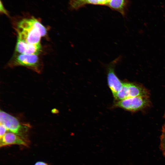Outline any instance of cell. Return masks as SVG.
I'll return each instance as SVG.
<instances>
[{"label": "cell", "mask_w": 165, "mask_h": 165, "mask_svg": "<svg viewBox=\"0 0 165 165\" xmlns=\"http://www.w3.org/2000/svg\"><path fill=\"white\" fill-rule=\"evenodd\" d=\"M0 123L3 124L7 130L19 136L25 141L29 142L28 138L29 126L22 124L15 117L0 110Z\"/></svg>", "instance_id": "1"}, {"label": "cell", "mask_w": 165, "mask_h": 165, "mask_svg": "<svg viewBox=\"0 0 165 165\" xmlns=\"http://www.w3.org/2000/svg\"><path fill=\"white\" fill-rule=\"evenodd\" d=\"M18 38L21 41L31 44L40 43L42 37L39 31L35 27L31 25L17 29Z\"/></svg>", "instance_id": "2"}, {"label": "cell", "mask_w": 165, "mask_h": 165, "mask_svg": "<svg viewBox=\"0 0 165 165\" xmlns=\"http://www.w3.org/2000/svg\"><path fill=\"white\" fill-rule=\"evenodd\" d=\"M119 58H118L113 60L107 66L108 85L114 98L123 83L118 78L115 72V67L119 60Z\"/></svg>", "instance_id": "3"}, {"label": "cell", "mask_w": 165, "mask_h": 165, "mask_svg": "<svg viewBox=\"0 0 165 165\" xmlns=\"http://www.w3.org/2000/svg\"><path fill=\"white\" fill-rule=\"evenodd\" d=\"M144 97L128 98L117 102L116 106L128 110H138L143 108L146 104L147 101Z\"/></svg>", "instance_id": "4"}, {"label": "cell", "mask_w": 165, "mask_h": 165, "mask_svg": "<svg viewBox=\"0 0 165 165\" xmlns=\"http://www.w3.org/2000/svg\"><path fill=\"white\" fill-rule=\"evenodd\" d=\"M15 50L21 54L37 55L41 52L42 49L40 43L29 44L17 39Z\"/></svg>", "instance_id": "5"}, {"label": "cell", "mask_w": 165, "mask_h": 165, "mask_svg": "<svg viewBox=\"0 0 165 165\" xmlns=\"http://www.w3.org/2000/svg\"><path fill=\"white\" fill-rule=\"evenodd\" d=\"M28 142L21 137L12 132L6 133L0 138L1 147L15 145L28 146Z\"/></svg>", "instance_id": "6"}, {"label": "cell", "mask_w": 165, "mask_h": 165, "mask_svg": "<svg viewBox=\"0 0 165 165\" xmlns=\"http://www.w3.org/2000/svg\"><path fill=\"white\" fill-rule=\"evenodd\" d=\"M15 65L36 68L38 64V58L36 55L20 54L15 59Z\"/></svg>", "instance_id": "7"}, {"label": "cell", "mask_w": 165, "mask_h": 165, "mask_svg": "<svg viewBox=\"0 0 165 165\" xmlns=\"http://www.w3.org/2000/svg\"><path fill=\"white\" fill-rule=\"evenodd\" d=\"M129 4L128 0H111L107 6L112 9L118 12L124 16L126 14Z\"/></svg>", "instance_id": "8"}, {"label": "cell", "mask_w": 165, "mask_h": 165, "mask_svg": "<svg viewBox=\"0 0 165 165\" xmlns=\"http://www.w3.org/2000/svg\"><path fill=\"white\" fill-rule=\"evenodd\" d=\"M129 98L144 96V92L140 87L131 83H128Z\"/></svg>", "instance_id": "9"}, {"label": "cell", "mask_w": 165, "mask_h": 165, "mask_svg": "<svg viewBox=\"0 0 165 165\" xmlns=\"http://www.w3.org/2000/svg\"><path fill=\"white\" fill-rule=\"evenodd\" d=\"M128 98V83H123L122 87L115 98L117 100L120 101Z\"/></svg>", "instance_id": "10"}, {"label": "cell", "mask_w": 165, "mask_h": 165, "mask_svg": "<svg viewBox=\"0 0 165 165\" xmlns=\"http://www.w3.org/2000/svg\"><path fill=\"white\" fill-rule=\"evenodd\" d=\"M161 136L160 148L163 155L165 156V132H163Z\"/></svg>", "instance_id": "11"}, {"label": "cell", "mask_w": 165, "mask_h": 165, "mask_svg": "<svg viewBox=\"0 0 165 165\" xmlns=\"http://www.w3.org/2000/svg\"><path fill=\"white\" fill-rule=\"evenodd\" d=\"M0 137L1 138L6 133L7 130L3 124L0 123Z\"/></svg>", "instance_id": "12"}, {"label": "cell", "mask_w": 165, "mask_h": 165, "mask_svg": "<svg viewBox=\"0 0 165 165\" xmlns=\"http://www.w3.org/2000/svg\"><path fill=\"white\" fill-rule=\"evenodd\" d=\"M0 11L1 13L6 15H8V14L7 10L6 9L3 4L2 3L1 1H0Z\"/></svg>", "instance_id": "13"}, {"label": "cell", "mask_w": 165, "mask_h": 165, "mask_svg": "<svg viewBox=\"0 0 165 165\" xmlns=\"http://www.w3.org/2000/svg\"><path fill=\"white\" fill-rule=\"evenodd\" d=\"M34 165H49L47 163L43 161H39L36 162Z\"/></svg>", "instance_id": "14"}]
</instances>
